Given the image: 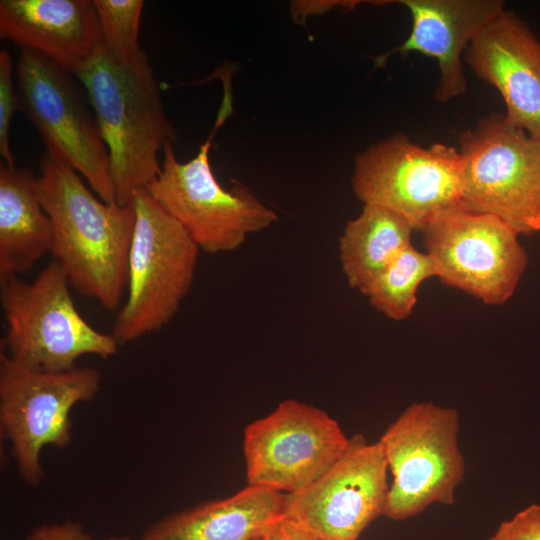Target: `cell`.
Here are the masks:
<instances>
[{
	"label": "cell",
	"mask_w": 540,
	"mask_h": 540,
	"mask_svg": "<svg viewBox=\"0 0 540 540\" xmlns=\"http://www.w3.org/2000/svg\"><path fill=\"white\" fill-rule=\"evenodd\" d=\"M53 227L50 249L70 286L105 309H117L128 282L134 206L97 198L72 167L45 153L37 176Z\"/></svg>",
	"instance_id": "obj_1"
},
{
	"label": "cell",
	"mask_w": 540,
	"mask_h": 540,
	"mask_svg": "<svg viewBox=\"0 0 540 540\" xmlns=\"http://www.w3.org/2000/svg\"><path fill=\"white\" fill-rule=\"evenodd\" d=\"M76 77L85 88L107 146L116 204L133 205L161 172L158 155L176 141L160 88L142 50L128 66L103 48Z\"/></svg>",
	"instance_id": "obj_2"
},
{
	"label": "cell",
	"mask_w": 540,
	"mask_h": 540,
	"mask_svg": "<svg viewBox=\"0 0 540 540\" xmlns=\"http://www.w3.org/2000/svg\"><path fill=\"white\" fill-rule=\"evenodd\" d=\"M222 76V103L210 136L187 162H179L172 144L167 145L162 152L161 172L146 188L199 249L210 254L238 249L249 235L278 219L274 210L243 185L222 187L211 169L209 150L213 138L233 111L231 73Z\"/></svg>",
	"instance_id": "obj_3"
},
{
	"label": "cell",
	"mask_w": 540,
	"mask_h": 540,
	"mask_svg": "<svg viewBox=\"0 0 540 540\" xmlns=\"http://www.w3.org/2000/svg\"><path fill=\"white\" fill-rule=\"evenodd\" d=\"M7 325L2 344L14 361L44 371H66L84 355L108 359L118 353L112 334L94 329L78 312L62 266L53 260L32 281H0Z\"/></svg>",
	"instance_id": "obj_4"
},
{
	"label": "cell",
	"mask_w": 540,
	"mask_h": 540,
	"mask_svg": "<svg viewBox=\"0 0 540 540\" xmlns=\"http://www.w3.org/2000/svg\"><path fill=\"white\" fill-rule=\"evenodd\" d=\"M128 294L112 335L123 345L167 325L192 286L199 247L147 192L134 196Z\"/></svg>",
	"instance_id": "obj_5"
},
{
	"label": "cell",
	"mask_w": 540,
	"mask_h": 540,
	"mask_svg": "<svg viewBox=\"0 0 540 540\" xmlns=\"http://www.w3.org/2000/svg\"><path fill=\"white\" fill-rule=\"evenodd\" d=\"M459 414L433 402L409 405L378 439L392 475L384 516L402 521L433 504L452 505L463 481Z\"/></svg>",
	"instance_id": "obj_6"
},
{
	"label": "cell",
	"mask_w": 540,
	"mask_h": 540,
	"mask_svg": "<svg viewBox=\"0 0 540 540\" xmlns=\"http://www.w3.org/2000/svg\"><path fill=\"white\" fill-rule=\"evenodd\" d=\"M16 76L18 109L38 131L47 153L81 173L101 200L115 204L107 146L78 78L28 49H21Z\"/></svg>",
	"instance_id": "obj_7"
},
{
	"label": "cell",
	"mask_w": 540,
	"mask_h": 540,
	"mask_svg": "<svg viewBox=\"0 0 540 540\" xmlns=\"http://www.w3.org/2000/svg\"><path fill=\"white\" fill-rule=\"evenodd\" d=\"M102 375L93 367L44 371L0 353V426L12 447L21 479L38 486L45 478L41 451L63 449L72 439L71 410L93 399Z\"/></svg>",
	"instance_id": "obj_8"
},
{
	"label": "cell",
	"mask_w": 540,
	"mask_h": 540,
	"mask_svg": "<svg viewBox=\"0 0 540 540\" xmlns=\"http://www.w3.org/2000/svg\"><path fill=\"white\" fill-rule=\"evenodd\" d=\"M461 205L530 234L540 216V138L492 114L460 139Z\"/></svg>",
	"instance_id": "obj_9"
},
{
	"label": "cell",
	"mask_w": 540,
	"mask_h": 540,
	"mask_svg": "<svg viewBox=\"0 0 540 540\" xmlns=\"http://www.w3.org/2000/svg\"><path fill=\"white\" fill-rule=\"evenodd\" d=\"M351 182L363 204L392 210L420 230L437 213L461 204V157L454 147L425 148L396 133L356 156Z\"/></svg>",
	"instance_id": "obj_10"
},
{
	"label": "cell",
	"mask_w": 540,
	"mask_h": 540,
	"mask_svg": "<svg viewBox=\"0 0 540 540\" xmlns=\"http://www.w3.org/2000/svg\"><path fill=\"white\" fill-rule=\"evenodd\" d=\"M420 231L445 285L487 305L503 304L513 295L527 254L511 226L459 204L434 215Z\"/></svg>",
	"instance_id": "obj_11"
},
{
	"label": "cell",
	"mask_w": 540,
	"mask_h": 540,
	"mask_svg": "<svg viewBox=\"0 0 540 540\" xmlns=\"http://www.w3.org/2000/svg\"><path fill=\"white\" fill-rule=\"evenodd\" d=\"M348 442L338 421L326 411L286 399L244 429L247 485L297 492L324 474Z\"/></svg>",
	"instance_id": "obj_12"
},
{
	"label": "cell",
	"mask_w": 540,
	"mask_h": 540,
	"mask_svg": "<svg viewBox=\"0 0 540 540\" xmlns=\"http://www.w3.org/2000/svg\"><path fill=\"white\" fill-rule=\"evenodd\" d=\"M388 472L379 441L370 443L354 434L324 474L305 488L284 494L283 518L321 540H358L384 515Z\"/></svg>",
	"instance_id": "obj_13"
},
{
	"label": "cell",
	"mask_w": 540,
	"mask_h": 540,
	"mask_svg": "<svg viewBox=\"0 0 540 540\" xmlns=\"http://www.w3.org/2000/svg\"><path fill=\"white\" fill-rule=\"evenodd\" d=\"M465 60L500 92L507 120L540 138V41L528 26L504 9L471 41Z\"/></svg>",
	"instance_id": "obj_14"
},
{
	"label": "cell",
	"mask_w": 540,
	"mask_h": 540,
	"mask_svg": "<svg viewBox=\"0 0 540 540\" xmlns=\"http://www.w3.org/2000/svg\"><path fill=\"white\" fill-rule=\"evenodd\" d=\"M0 36L75 76L104 48L90 0H1Z\"/></svg>",
	"instance_id": "obj_15"
},
{
	"label": "cell",
	"mask_w": 540,
	"mask_h": 540,
	"mask_svg": "<svg viewBox=\"0 0 540 540\" xmlns=\"http://www.w3.org/2000/svg\"><path fill=\"white\" fill-rule=\"evenodd\" d=\"M412 16L407 40L396 50L420 52L437 60L440 77L435 99L446 102L467 91L463 50L504 10L500 0H402Z\"/></svg>",
	"instance_id": "obj_16"
},
{
	"label": "cell",
	"mask_w": 540,
	"mask_h": 540,
	"mask_svg": "<svg viewBox=\"0 0 540 540\" xmlns=\"http://www.w3.org/2000/svg\"><path fill=\"white\" fill-rule=\"evenodd\" d=\"M284 494L253 485L173 513L138 540H257L283 517Z\"/></svg>",
	"instance_id": "obj_17"
},
{
	"label": "cell",
	"mask_w": 540,
	"mask_h": 540,
	"mask_svg": "<svg viewBox=\"0 0 540 540\" xmlns=\"http://www.w3.org/2000/svg\"><path fill=\"white\" fill-rule=\"evenodd\" d=\"M53 227L29 168L0 166V281L28 272L50 252Z\"/></svg>",
	"instance_id": "obj_18"
},
{
	"label": "cell",
	"mask_w": 540,
	"mask_h": 540,
	"mask_svg": "<svg viewBox=\"0 0 540 540\" xmlns=\"http://www.w3.org/2000/svg\"><path fill=\"white\" fill-rule=\"evenodd\" d=\"M413 230L411 223L394 211L364 204L339 239L340 263L348 285L365 295L387 264L411 244Z\"/></svg>",
	"instance_id": "obj_19"
},
{
	"label": "cell",
	"mask_w": 540,
	"mask_h": 540,
	"mask_svg": "<svg viewBox=\"0 0 540 540\" xmlns=\"http://www.w3.org/2000/svg\"><path fill=\"white\" fill-rule=\"evenodd\" d=\"M437 275L431 256L409 244L387 264L365 296L372 307L385 317L401 321L412 313L419 285Z\"/></svg>",
	"instance_id": "obj_20"
},
{
	"label": "cell",
	"mask_w": 540,
	"mask_h": 540,
	"mask_svg": "<svg viewBox=\"0 0 540 540\" xmlns=\"http://www.w3.org/2000/svg\"><path fill=\"white\" fill-rule=\"evenodd\" d=\"M104 48L109 57L124 66L131 65L142 49L139 46L142 0H92Z\"/></svg>",
	"instance_id": "obj_21"
},
{
	"label": "cell",
	"mask_w": 540,
	"mask_h": 540,
	"mask_svg": "<svg viewBox=\"0 0 540 540\" xmlns=\"http://www.w3.org/2000/svg\"><path fill=\"white\" fill-rule=\"evenodd\" d=\"M18 109V95L13 83V61L7 49L0 51V154L6 165L15 166L10 147V126L15 110Z\"/></svg>",
	"instance_id": "obj_22"
},
{
	"label": "cell",
	"mask_w": 540,
	"mask_h": 540,
	"mask_svg": "<svg viewBox=\"0 0 540 540\" xmlns=\"http://www.w3.org/2000/svg\"><path fill=\"white\" fill-rule=\"evenodd\" d=\"M488 540H540V504H531L503 521Z\"/></svg>",
	"instance_id": "obj_23"
},
{
	"label": "cell",
	"mask_w": 540,
	"mask_h": 540,
	"mask_svg": "<svg viewBox=\"0 0 540 540\" xmlns=\"http://www.w3.org/2000/svg\"><path fill=\"white\" fill-rule=\"evenodd\" d=\"M26 540H133L128 536H111L96 539L91 536L81 523L65 520L59 523L44 524L36 527Z\"/></svg>",
	"instance_id": "obj_24"
},
{
	"label": "cell",
	"mask_w": 540,
	"mask_h": 540,
	"mask_svg": "<svg viewBox=\"0 0 540 540\" xmlns=\"http://www.w3.org/2000/svg\"><path fill=\"white\" fill-rule=\"evenodd\" d=\"M260 540H321L302 526L280 518L261 536Z\"/></svg>",
	"instance_id": "obj_25"
},
{
	"label": "cell",
	"mask_w": 540,
	"mask_h": 540,
	"mask_svg": "<svg viewBox=\"0 0 540 540\" xmlns=\"http://www.w3.org/2000/svg\"><path fill=\"white\" fill-rule=\"evenodd\" d=\"M361 1H294L291 4L292 17L300 23L308 16L326 13L336 7L351 9Z\"/></svg>",
	"instance_id": "obj_26"
},
{
	"label": "cell",
	"mask_w": 540,
	"mask_h": 540,
	"mask_svg": "<svg viewBox=\"0 0 540 540\" xmlns=\"http://www.w3.org/2000/svg\"><path fill=\"white\" fill-rule=\"evenodd\" d=\"M530 228L532 232L540 231V216L531 221Z\"/></svg>",
	"instance_id": "obj_27"
},
{
	"label": "cell",
	"mask_w": 540,
	"mask_h": 540,
	"mask_svg": "<svg viewBox=\"0 0 540 540\" xmlns=\"http://www.w3.org/2000/svg\"><path fill=\"white\" fill-rule=\"evenodd\" d=\"M257 540H260V539H257Z\"/></svg>",
	"instance_id": "obj_28"
}]
</instances>
